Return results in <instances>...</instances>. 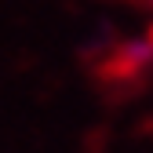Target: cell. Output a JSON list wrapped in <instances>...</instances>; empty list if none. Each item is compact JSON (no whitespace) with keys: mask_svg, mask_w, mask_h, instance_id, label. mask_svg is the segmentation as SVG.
<instances>
[{"mask_svg":"<svg viewBox=\"0 0 153 153\" xmlns=\"http://www.w3.org/2000/svg\"><path fill=\"white\" fill-rule=\"evenodd\" d=\"M153 66V44L149 40H124L117 48L106 51V62H102V80L109 84H131L139 80V73Z\"/></svg>","mask_w":153,"mask_h":153,"instance_id":"cell-1","label":"cell"},{"mask_svg":"<svg viewBox=\"0 0 153 153\" xmlns=\"http://www.w3.org/2000/svg\"><path fill=\"white\" fill-rule=\"evenodd\" d=\"M142 4H149V7H153V0H142Z\"/></svg>","mask_w":153,"mask_h":153,"instance_id":"cell-2","label":"cell"}]
</instances>
